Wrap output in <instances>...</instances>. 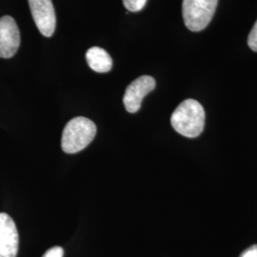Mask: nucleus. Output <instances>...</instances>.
Listing matches in <instances>:
<instances>
[{"mask_svg": "<svg viewBox=\"0 0 257 257\" xmlns=\"http://www.w3.org/2000/svg\"><path fill=\"white\" fill-rule=\"evenodd\" d=\"M248 45L253 52H257V20L248 35Z\"/></svg>", "mask_w": 257, "mask_h": 257, "instance_id": "9d476101", "label": "nucleus"}, {"mask_svg": "<svg viewBox=\"0 0 257 257\" xmlns=\"http://www.w3.org/2000/svg\"><path fill=\"white\" fill-rule=\"evenodd\" d=\"M218 0H183L182 15L186 27L192 32H200L209 25Z\"/></svg>", "mask_w": 257, "mask_h": 257, "instance_id": "7ed1b4c3", "label": "nucleus"}, {"mask_svg": "<svg viewBox=\"0 0 257 257\" xmlns=\"http://www.w3.org/2000/svg\"><path fill=\"white\" fill-rule=\"evenodd\" d=\"M171 124L183 137H199L205 127V110L202 105L194 99L184 100L173 112Z\"/></svg>", "mask_w": 257, "mask_h": 257, "instance_id": "f257e3e1", "label": "nucleus"}, {"mask_svg": "<svg viewBox=\"0 0 257 257\" xmlns=\"http://www.w3.org/2000/svg\"><path fill=\"white\" fill-rule=\"evenodd\" d=\"M96 135V126L92 120L83 116L74 117L65 126L61 147L66 154H76L87 147Z\"/></svg>", "mask_w": 257, "mask_h": 257, "instance_id": "f03ea898", "label": "nucleus"}, {"mask_svg": "<svg viewBox=\"0 0 257 257\" xmlns=\"http://www.w3.org/2000/svg\"><path fill=\"white\" fill-rule=\"evenodd\" d=\"M19 236L16 223L5 212H0V257H17Z\"/></svg>", "mask_w": 257, "mask_h": 257, "instance_id": "0eeeda50", "label": "nucleus"}, {"mask_svg": "<svg viewBox=\"0 0 257 257\" xmlns=\"http://www.w3.org/2000/svg\"><path fill=\"white\" fill-rule=\"evenodd\" d=\"M63 255H64V249L61 247L56 246L48 249L42 257H63Z\"/></svg>", "mask_w": 257, "mask_h": 257, "instance_id": "9b49d317", "label": "nucleus"}, {"mask_svg": "<svg viewBox=\"0 0 257 257\" xmlns=\"http://www.w3.org/2000/svg\"><path fill=\"white\" fill-rule=\"evenodd\" d=\"M86 59L92 71L96 73H108L112 67L110 55L100 47H92L86 53Z\"/></svg>", "mask_w": 257, "mask_h": 257, "instance_id": "6e6552de", "label": "nucleus"}, {"mask_svg": "<svg viewBox=\"0 0 257 257\" xmlns=\"http://www.w3.org/2000/svg\"><path fill=\"white\" fill-rule=\"evenodd\" d=\"M147 0H123V4L130 12H138L143 9Z\"/></svg>", "mask_w": 257, "mask_h": 257, "instance_id": "1a4fd4ad", "label": "nucleus"}, {"mask_svg": "<svg viewBox=\"0 0 257 257\" xmlns=\"http://www.w3.org/2000/svg\"><path fill=\"white\" fill-rule=\"evenodd\" d=\"M156 80L150 75L139 76L127 87L123 97V103L131 113H135L140 109L143 98L156 88Z\"/></svg>", "mask_w": 257, "mask_h": 257, "instance_id": "39448f33", "label": "nucleus"}, {"mask_svg": "<svg viewBox=\"0 0 257 257\" xmlns=\"http://www.w3.org/2000/svg\"><path fill=\"white\" fill-rule=\"evenodd\" d=\"M20 45V33L16 20L10 16L0 19V57L11 58Z\"/></svg>", "mask_w": 257, "mask_h": 257, "instance_id": "423d86ee", "label": "nucleus"}, {"mask_svg": "<svg viewBox=\"0 0 257 257\" xmlns=\"http://www.w3.org/2000/svg\"><path fill=\"white\" fill-rule=\"evenodd\" d=\"M37 29L44 37H51L56 25L55 8L52 0H28Z\"/></svg>", "mask_w": 257, "mask_h": 257, "instance_id": "20e7f679", "label": "nucleus"}, {"mask_svg": "<svg viewBox=\"0 0 257 257\" xmlns=\"http://www.w3.org/2000/svg\"><path fill=\"white\" fill-rule=\"evenodd\" d=\"M240 257H257V245H253L244 250Z\"/></svg>", "mask_w": 257, "mask_h": 257, "instance_id": "f8f14e48", "label": "nucleus"}]
</instances>
